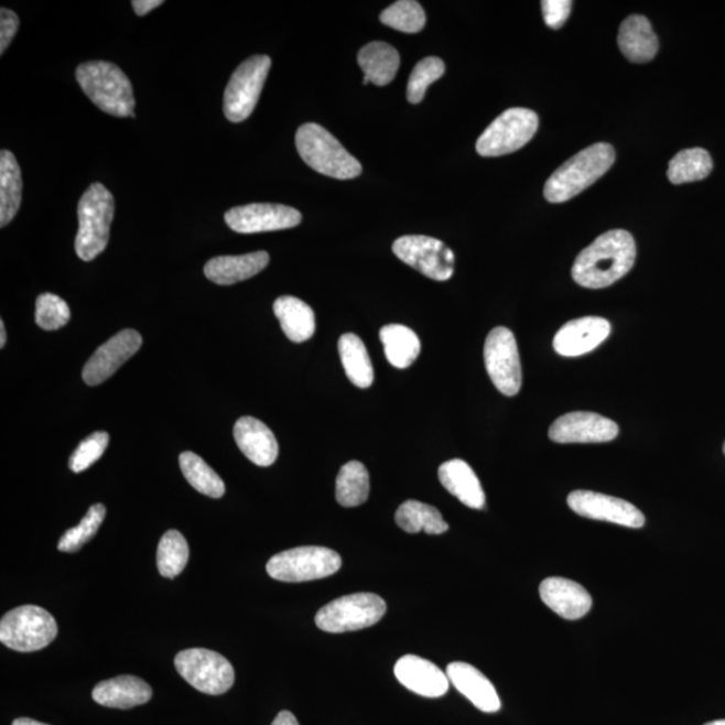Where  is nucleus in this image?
Returning a JSON list of instances; mask_svg holds the SVG:
<instances>
[{"label":"nucleus","mask_w":725,"mask_h":725,"mask_svg":"<svg viewBox=\"0 0 725 725\" xmlns=\"http://www.w3.org/2000/svg\"><path fill=\"white\" fill-rule=\"evenodd\" d=\"M705 725H725V718L724 721H715V722L706 723Z\"/></svg>","instance_id":"48"},{"label":"nucleus","mask_w":725,"mask_h":725,"mask_svg":"<svg viewBox=\"0 0 725 725\" xmlns=\"http://www.w3.org/2000/svg\"><path fill=\"white\" fill-rule=\"evenodd\" d=\"M267 251H255L242 256H220L208 261L205 275L217 285H232L255 278L268 267Z\"/></svg>","instance_id":"24"},{"label":"nucleus","mask_w":725,"mask_h":725,"mask_svg":"<svg viewBox=\"0 0 725 725\" xmlns=\"http://www.w3.org/2000/svg\"><path fill=\"white\" fill-rule=\"evenodd\" d=\"M636 256L635 238L629 231H606L581 251L571 274L576 284L583 288H607L630 272Z\"/></svg>","instance_id":"1"},{"label":"nucleus","mask_w":725,"mask_h":725,"mask_svg":"<svg viewBox=\"0 0 725 725\" xmlns=\"http://www.w3.org/2000/svg\"><path fill=\"white\" fill-rule=\"evenodd\" d=\"M612 334L606 318L587 316L564 324L554 337V348L565 358H576L594 351Z\"/></svg>","instance_id":"18"},{"label":"nucleus","mask_w":725,"mask_h":725,"mask_svg":"<svg viewBox=\"0 0 725 725\" xmlns=\"http://www.w3.org/2000/svg\"><path fill=\"white\" fill-rule=\"evenodd\" d=\"M714 169L708 151L690 149L678 153L669 162L668 177L673 184H684L705 180Z\"/></svg>","instance_id":"34"},{"label":"nucleus","mask_w":725,"mask_h":725,"mask_svg":"<svg viewBox=\"0 0 725 725\" xmlns=\"http://www.w3.org/2000/svg\"><path fill=\"white\" fill-rule=\"evenodd\" d=\"M370 496V475L359 461H349L336 478V500L346 508L359 507Z\"/></svg>","instance_id":"33"},{"label":"nucleus","mask_w":725,"mask_h":725,"mask_svg":"<svg viewBox=\"0 0 725 725\" xmlns=\"http://www.w3.org/2000/svg\"><path fill=\"white\" fill-rule=\"evenodd\" d=\"M270 66L272 59L268 55H255L232 73L224 97V112L227 120L242 122L253 113Z\"/></svg>","instance_id":"11"},{"label":"nucleus","mask_w":725,"mask_h":725,"mask_svg":"<svg viewBox=\"0 0 725 725\" xmlns=\"http://www.w3.org/2000/svg\"><path fill=\"white\" fill-rule=\"evenodd\" d=\"M339 355L344 371L359 389H368L374 383V367L365 343L359 336L344 334L339 339Z\"/></svg>","instance_id":"31"},{"label":"nucleus","mask_w":725,"mask_h":725,"mask_svg":"<svg viewBox=\"0 0 725 725\" xmlns=\"http://www.w3.org/2000/svg\"><path fill=\"white\" fill-rule=\"evenodd\" d=\"M273 311L289 340L304 343L315 335V312L303 300L281 296L274 301Z\"/></svg>","instance_id":"28"},{"label":"nucleus","mask_w":725,"mask_h":725,"mask_svg":"<svg viewBox=\"0 0 725 725\" xmlns=\"http://www.w3.org/2000/svg\"><path fill=\"white\" fill-rule=\"evenodd\" d=\"M181 469L186 480L202 495L220 499L226 488L223 478L193 452H184L180 457Z\"/></svg>","instance_id":"35"},{"label":"nucleus","mask_w":725,"mask_h":725,"mask_svg":"<svg viewBox=\"0 0 725 725\" xmlns=\"http://www.w3.org/2000/svg\"><path fill=\"white\" fill-rule=\"evenodd\" d=\"M724 454H725V444H724Z\"/></svg>","instance_id":"49"},{"label":"nucleus","mask_w":725,"mask_h":725,"mask_svg":"<svg viewBox=\"0 0 725 725\" xmlns=\"http://www.w3.org/2000/svg\"><path fill=\"white\" fill-rule=\"evenodd\" d=\"M6 339H8V334H6L4 323L0 322V347L6 346Z\"/></svg>","instance_id":"47"},{"label":"nucleus","mask_w":725,"mask_h":725,"mask_svg":"<svg viewBox=\"0 0 725 725\" xmlns=\"http://www.w3.org/2000/svg\"><path fill=\"white\" fill-rule=\"evenodd\" d=\"M380 340L385 347V355L391 366L404 370L418 359L421 354L420 337L413 329L401 324L386 325L380 329Z\"/></svg>","instance_id":"30"},{"label":"nucleus","mask_w":725,"mask_h":725,"mask_svg":"<svg viewBox=\"0 0 725 725\" xmlns=\"http://www.w3.org/2000/svg\"><path fill=\"white\" fill-rule=\"evenodd\" d=\"M394 673L399 683L409 691L429 699L444 696L451 684L447 674L442 672L435 663L414 654L403 656L402 659H399Z\"/></svg>","instance_id":"19"},{"label":"nucleus","mask_w":725,"mask_h":725,"mask_svg":"<svg viewBox=\"0 0 725 725\" xmlns=\"http://www.w3.org/2000/svg\"><path fill=\"white\" fill-rule=\"evenodd\" d=\"M342 567V558L327 547H297L270 558V577L286 583L310 582L334 575Z\"/></svg>","instance_id":"7"},{"label":"nucleus","mask_w":725,"mask_h":725,"mask_svg":"<svg viewBox=\"0 0 725 725\" xmlns=\"http://www.w3.org/2000/svg\"><path fill=\"white\" fill-rule=\"evenodd\" d=\"M394 255L418 272L435 281L452 279L456 256L447 246L428 236H404L392 245Z\"/></svg>","instance_id":"13"},{"label":"nucleus","mask_w":725,"mask_h":725,"mask_svg":"<svg viewBox=\"0 0 725 725\" xmlns=\"http://www.w3.org/2000/svg\"><path fill=\"white\" fill-rule=\"evenodd\" d=\"M439 477L448 494L457 497L464 506L472 509L485 508L481 483L468 463L458 458L447 461L440 466Z\"/></svg>","instance_id":"26"},{"label":"nucleus","mask_w":725,"mask_h":725,"mask_svg":"<svg viewBox=\"0 0 725 725\" xmlns=\"http://www.w3.org/2000/svg\"><path fill=\"white\" fill-rule=\"evenodd\" d=\"M91 697L97 704L108 706V708L131 710L149 703L152 690L145 681L134 678V675H119V678L97 684Z\"/></svg>","instance_id":"23"},{"label":"nucleus","mask_w":725,"mask_h":725,"mask_svg":"<svg viewBox=\"0 0 725 725\" xmlns=\"http://www.w3.org/2000/svg\"><path fill=\"white\" fill-rule=\"evenodd\" d=\"M20 28V18L9 9L0 10V54H4Z\"/></svg>","instance_id":"43"},{"label":"nucleus","mask_w":725,"mask_h":725,"mask_svg":"<svg viewBox=\"0 0 725 725\" xmlns=\"http://www.w3.org/2000/svg\"><path fill=\"white\" fill-rule=\"evenodd\" d=\"M446 674L448 681L476 708L487 712V714H495V712L500 711L501 700L499 693L477 668L466 662H452L447 666Z\"/></svg>","instance_id":"21"},{"label":"nucleus","mask_w":725,"mask_h":725,"mask_svg":"<svg viewBox=\"0 0 725 725\" xmlns=\"http://www.w3.org/2000/svg\"><path fill=\"white\" fill-rule=\"evenodd\" d=\"M358 63L365 72L362 84L385 86L396 78L401 57L396 47L386 42H371L360 48Z\"/></svg>","instance_id":"27"},{"label":"nucleus","mask_w":725,"mask_h":725,"mask_svg":"<svg viewBox=\"0 0 725 725\" xmlns=\"http://www.w3.org/2000/svg\"><path fill=\"white\" fill-rule=\"evenodd\" d=\"M12 725H48V724H43L41 722L33 721V718L30 717H20L17 718V721L12 722Z\"/></svg>","instance_id":"46"},{"label":"nucleus","mask_w":725,"mask_h":725,"mask_svg":"<svg viewBox=\"0 0 725 725\" xmlns=\"http://www.w3.org/2000/svg\"><path fill=\"white\" fill-rule=\"evenodd\" d=\"M569 507L582 518L607 521L628 528H642L645 516L629 501L593 490H574L567 497Z\"/></svg>","instance_id":"15"},{"label":"nucleus","mask_w":725,"mask_h":725,"mask_svg":"<svg viewBox=\"0 0 725 725\" xmlns=\"http://www.w3.org/2000/svg\"><path fill=\"white\" fill-rule=\"evenodd\" d=\"M235 440L239 451L258 466L267 468L279 457V442L275 435L257 418H239L235 426Z\"/></svg>","instance_id":"22"},{"label":"nucleus","mask_w":725,"mask_h":725,"mask_svg":"<svg viewBox=\"0 0 725 725\" xmlns=\"http://www.w3.org/2000/svg\"><path fill=\"white\" fill-rule=\"evenodd\" d=\"M163 3L164 2H162V0H134L132 6L134 12H137L139 17H144L152 10L158 9L159 6H162Z\"/></svg>","instance_id":"44"},{"label":"nucleus","mask_w":725,"mask_h":725,"mask_svg":"<svg viewBox=\"0 0 725 725\" xmlns=\"http://www.w3.org/2000/svg\"><path fill=\"white\" fill-rule=\"evenodd\" d=\"M616 162V151L607 143H597L576 153L563 163L544 186L545 199L551 203H563L585 192L599 181Z\"/></svg>","instance_id":"2"},{"label":"nucleus","mask_w":725,"mask_h":725,"mask_svg":"<svg viewBox=\"0 0 725 725\" xmlns=\"http://www.w3.org/2000/svg\"><path fill=\"white\" fill-rule=\"evenodd\" d=\"M571 6H573V2H570V0H544L542 10L547 26L555 30L561 29L569 20Z\"/></svg>","instance_id":"42"},{"label":"nucleus","mask_w":725,"mask_h":725,"mask_svg":"<svg viewBox=\"0 0 725 725\" xmlns=\"http://www.w3.org/2000/svg\"><path fill=\"white\" fill-rule=\"evenodd\" d=\"M618 45L625 57L635 64L649 63L660 46L648 18L642 15H630L620 24Z\"/></svg>","instance_id":"25"},{"label":"nucleus","mask_w":725,"mask_h":725,"mask_svg":"<svg viewBox=\"0 0 725 725\" xmlns=\"http://www.w3.org/2000/svg\"><path fill=\"white\" fill-rule=\"evenodd\" d=\"M445 75L444 61L437 57L423 58L411 72L408 84V100L420 104L425 97L428 88Z\"/></svg>","instance_id":"39"},{"label":"nucleus","mask_w":725,"mask_h":725,"mask_svg":"<svg viewBox=\"0 0 725 725\" xmlns=\"http://www.w3.org/2000/svg\"><path fill=\"white\" fill-rule=\"evenodd\" d=\"M76 76L84 94L102 112L116 118H133L137 102L132 84L119 66L90 61L77 67Z\"/></svg>","instance_id":"3"},{"label":"nucleus","mask_w":725,"mask_h":725,"mask_svg":"<svg viewBox=\"0 0 725 725\" xmlns=\"http://www.w3.org/2000/svg\"><path fill=\"white\" fill-rule=\"evenodd\" d=\"M539 128L538 115L531 109L512 108L502 112L478 138L476 150L484 158L508 155L523 149Z\"/></svg>","instance_id":"9"},{"label":"nucleus","mask_w":725,"mask_h":725,"mask_svg":"<svg viewBox=\"0 0 725 725\" xmlns=\"http://www.w3.org/2000/svg\"><path fill=\"white\" fill-rule=\"evenodd\" d=\"M76 253L91 261L106 250L115 217L113 195L101 183L91 184L78 202Z\"/></svg>","instance_id":"5"},{"label":"nucleus","mask_w":725,"mask_h":725,"mask_svg":"<svg viewBox=\"0 0 725 725\" xmlns=\"http://www.w3.org/2000/svg\"><path fill=\"white\" fill-rule=\"evenodd\" d=\"M301 159L312 170L334 180H355L361 174V164L342 145L334 134L315 122H306L296 133Z\"/></svg>","instance_id":"4"},{"label":"nucleus","mask_w":725,"mask_h":725,"mask_svg":"<svg viewBox=\"0 0 725 725\" xmlns=\"http://www.w3.org/2000/svg\"><path fill=\"white\" fill-rule=\"evenodd\" d=\"M386 602L377 594L358 593L332 600L316 614V626L327 632L370 628L385 617Z\"/></svg>","instance_id":"8"},{"label":"nucleus","mask_w":725,"mask_h":725,"mask_svg":"<svg viewBox=\"0 0 725 725\" xmlns=\"http://www.w3.org/2000/svg\"><path fill=\"white\" fill-rule=\"evenodd\" d=\"M190 558L187 540L180 531L163 534L158 549V569L162 576L174 580L186 569Z\"/></svg>","instance_id":"36"},{"label":"nucleus","mask_w":725,"mask_h":725,"mask_svg":"<svg viewBox=\"0 0 725 725\" xmlns=\"http://www.w3.org/2000/svg\"><path fill=\"white\" fill-rule=\"evenodd\" d=\"M108 444L109 434L106 432H96L89 435L72 454L69 459L71 469L75 473H82L90 468L106 453Z\"/></svg>","instance_id":"41"},{"label":"nucleus","mask_w":725,"mask_h":725,"mask_svg":"<svg viewBox=\"0 0 725 725\" xmlns=\"http://www.w3.org/2000/svg\"><path fill=\"white\" fill-rule=\"evenodd\" d=\"M71 309L66 301L53 293H43L36 299L35 323L45 331H57L71 321Z\"/></svg>","instance_id":"40"},{"label":"nucleus","mask_w":725,"mask_h":725,"mask_svg":"<svg viewBox=\"0 0 725 725\" xmlns=\"http://www.w3.org/2000/svg\"><path fill=\"white\" fill-rule=\"evenodd\" d=\"M106 515L107 509L102 504L91 506L88 513L82 520V523L64 533V537L59 540L58 550L69 552V554L82 550L90 539L96 537L98 528H100L104 519H106Z\"/></svg>","instance_id":"38"},{"label":"nucleus","mask_w":725,"mask_h":725,"mask_svg":"<svg viewBox=\"0 0 725 725\" xmlns=\"http://www.w3.org/2000/svg\"><path fill=\"white\" fill-rule=\"evenodd\" d=\"M484 360L496 389L507 397L518 396L523 383V371L518 343L511 329L497 327L489 332L484 346Z\"/></svg>","instance_id":"12"},{"label":"nucleus","mask_w":725,"mask_h":725,"mask_svg":"<svg viewBox=\"0 0 725 725\" xmlns=\"http://www.w3.org/2000/svg\"><path fill=\"white\" fill-rule=\"evenodd\" d=\"M380 22L398 32L414 34L425 28L426 14L414 0H399L380 14Z\"/></svg>","instance_id":"37"},{"label":"nucleus","mask_w":725,"mask_h":725,"mask_svg":"<svg viewBox=\"0 0 725 725\" xmlns=\"http://www.w3.org/2000/svg\"><path fill=\"white\" fill-rule=\"evenodd\" d=\"M182 678L202 693L224 694L235 685L236 673L229 660L207 649H187L175 657Z\"/></svg>","instance_id":"10"},{"label":"nucleus","mask_w":725,"mask_h":725,"mask_svg":"<svg viewBox=\"0 0 725 725\" xmlns=\"http://www.w3.org/2000/svg\"><path fill=\"white\" fill-rule=\"evenodd\" d=\"M539 593L544 605L564 619H581L593 607V598L587 589L565 577H547L540 585Z\"/></svg>","instance_id":"20"},{"label":"nucleus","mask_w":725,"mask_h":725,"mask_svg":"<svg viewBox=\"0 0 725 725\" xmlns=\"http://www.w3.org/2000/svg\"><path fill=\"white\" fill-rule=\"evenodd\" d=\"M272 725H300V724L297 722L296 716H294L292 712L282 711L280 712L278 717L274 718Z\"/></svg>","instance_id":"45"},{"label":"nucleus","mask_w":725,"mask_h":725,"mask_svg":"<svg viewBox=\"0 0 725 725\" xmlns=\"http://www.w3.org/2000/svg\"><path fill=\"white\" fill-rule=\"evenodd\" d=\"M143 337L134 329L120 331L118 335L97 348L86 362L83 371L84 382L88 386H98L112 377L126 361L137 355Z\"/></svg>","instance_id":"17"},{"label":"nucleus","mask_w":725,"mask_h":725,"mask_svg":"<svg viewBox=\"0 0 725 725\" xmlns=\"http://www.w3.org/2000/svg\"><path fill=\"white\" fill-rule=\"evenodd\" d=\"M396 521L398 527L408 533L423 531L429 534H441L448 531V524L437 508L416 500L404 501L398 508Z\"/></svg>","instance_id":"32"},{"label":"nucleus","mask_w":725,"mask_h":725,"mask_svg":"<svg viewBox=\"0 0 725 725\" xmlns=\"http://www.w3.org/2000/svg\"><path fill=\"white\" fill-rule=\"evenodd\" d=\"M57 635L58 626L54 617L39 606L17 607L0 620V641L22 653L48 647Z\"/></svg>","instance_id":"6"},{"label":"nucleus","mask_w":725,"mask_h":725,"mask_svg":"<svg viewBox=\"0 0 725 725\" xmlns=\"http://www.w3.org/2000/svg\"><path fill=\"white\" fill-rule=\"evenodd\" d=\"M616 422L587 411L564 414L552 423L550 439L556 444H602L617 439Z\"/></svg>","instance_id":"16"},{"label":"nucleus","mask_w":725,"mask_h":725,"mask_svg":"<svg viewBox=\"0 0 725 725\" xmlns=\"http://www.w3.org/2000/svg\"><path fill=\"white\" fill-rule=\"evenodd\" d=\"M22 172L17 158L8 150L0 153V226H8L20 212Z\"/></svg>","instance_id":"29"},{"label":"nucleus","mask_w":725,"mask_h":725,"mask_svg":"<svg viewBox=\"0 0 725 725\" xmlns=\"http://www.w3.org/2000/svg\"><path fill=\"white\" fill-rule=\"evenodd\" d=\"M303 217L296 208L275 203H251L231 208L225 214V223L239 235L292 229Z\"/></svg>","instance_id":"14"}]
</instances>
